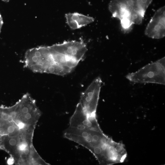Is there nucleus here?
I'll return each mask as SVG.
<instances>
[{
  "label": "nucleus",
  "instance_id": "1",
  "mask_svg": "<svg viewBox=\"0 0 165 165\" xmlns=\"http://www.w3.org/2000/svg\"><path fill=\"white\" fill-rule=\"evenodd\" d=\"M64 136L88 149L100 164L122 163L127 158V153L124 145L106 135L101 128L78 129L69 127L65 130Z\"/></svg>",
  "mask_w": 165,
  "mask_h": 165
},
{
  "label": "nucleus",
  "instance_id": "2",
  "mask_svg": "<svg viewBox=\"0 0 165 165\" xmlns=\"http://www.w3.org/2000/svg\"><path fill=\"white\" fill-rule=\"evenodd\" d=\"M153 0H111L108 9L112 16L131 25L142 22Z\"/></svg>",
  "mask_w": 165,
  "mask_h": 165
},
{
  "label": "nucleus",
  "instance_id": "3",
  "mask_svg": "<svg viewBox=\"0 0 165 165\" xmlns=\"http://www.w3.org/2000/svg\"><path fill=\"white\" fill-rule=\"evenodd\" d=\"M126 78L134 83L165 85V57L147 64L135 72L129 73Z\"/></svg>",
  "mask_w": 165,
  "mask_h": 165
},
{
  "label": "nucleus",
  "instance_id": "4",
  "mask_svg": "<svg viewBox=\"0 0 165 165\" xmlns=\"http://www.w3.org/2000/svg\"><path fill=\"white\" fill-rule=\"evenodd\" d=\"M102 81L95 79L82 94L78 103L88 119L96 117V112L99 97Z\"/></svg>",
  "mask_w": 165,
  "mask_h": 165
},
{
  "label": "nucleus",
  "instance_id": "5",
  "mask_svg": "<svg viewBox=\"0 0 165 165\" xmlns=\"http://www.w3.org/2000/svg\"><path fill=\"white\" fill-rule=\"evenodd\" d=\"M53 46L74 68L82 59L87 50L86 45L82 41H64Z\"/></svg>",
  "mask_w": 165,
  "mask_h": 165
},
{
  "label": "nucleus",
  "instance_id": "6",
  "mask_svg": "<svg viewBox=\"0 0 165 165\" xmlns=\"http://www.w3.org/2000/svg\"><path fill=\"white\" fill-rule=\"evenodd\" d=\"M165 9L163 6L158 9L150 20L145 30L149 37L159 39L165 35Z\"/></svg>",
  "mask_w": 165,
  "mask_h": 165
},
{
  "label": "nucleus",
  "instance_id": "7",
  "mask_svg": "<svg viewBox=\"0 0 165 165\" xmlns=\"http://www.w3.org/2000/svg\"><path fill=\"white\" fill-rule=\"evenodd\" d=\"M65 17L68 25L73 30L85 26L94 21L92 17L77 13H66Z\"/></svg>",
  "mask_w": 165,
  "mask_h": 165
},
{
  "label": "nucleus",
  "instance_id": "8",
  "mask_svg": "<svg viewBox=\"0 0 165 165\" xmlns=\"http://www.w3.org/2000/svg\"><path fill=\"white\" fill-rule=\"evenodd\" d=\"M3 24V22L2 19V17L1 15L0 14V32H1V28L2 27Z\"/></svg>",
  "mask_w": 165,
  "mask_h": 165
},
{
  "label": "nucleus",
  "instance_id": "9",
  "mask_svg": "<svg viewBox=\"0 0 165 165\" xmlns=\"http://www.w3.org/2000/svg\"><path fill=\"white\" fill-rule=\"evenodd\" d=\"M1 135L0 134V148L1 146Z\"/></svg>",
  "mask_w": 165,
  "mask_h": 165
},
{
  "label": "nucleus",
  "instance_id": "10",
  "mask_svg": "<svg viewBox=\"0 0 165 165\" xmlns=\"http://www.w3.org/2000/svg\"><path fill=\"white\" fill-rule=\"evenodd\" d=\"M2 0L3 1H4L6 2H8L9 0Z\"/></svg>",
  "mask_w": 165,
  "mask_h": 165
}]
</instances>
